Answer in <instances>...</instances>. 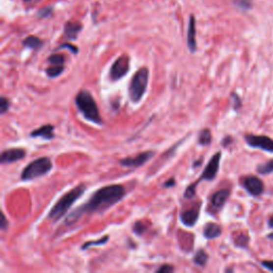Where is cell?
I'll return each instance as SVG.
<instances>
[{"instance_id":"obj_22","label":"cell","mask_w":273,"mask_h":273,"mask_svg":"<svg viewBox=\"0 0 273 273\" xmlns=\"http://www.w3.org/2000/svg\"><path fill=\"white\" fill-rule=\"evenodd\" d=\"M256 171L262 175H268L273 173V159L267 161L264 164H259L256 167Z\"/></svg>"},{"instance_id":"obj_17","label":"cell","mask_w":273,"mask_h":273,"mask_svg":"<svg viewBox=\"0 0 273 273\" xmlns=\"http://www.w3.org/2000/svg\"><path fill=\"white\" fill-rule=\"evenodd\" d=\"M221 234H222V228L219 224H217V223L209 222L204 226L203 235L206 239H209V240L216 239V238L220 237Z\"/></svg>"},{"instance_id":"obj_1","label":"cell","mask_w":273,"mask_h":273,"mask_svg":"<svg viewBox=\"0 0 273 273\" xmlns=\"http://www.w3.org/2000/svg\"><path fill=\"white\" fill-rule=\"evenodd\" d=\"M126 194V190L122 185H108L99 188L91 195L88 202L82 204V206L66 217L65 225H72L76 223L84 215L103 214L107 209L111 208L116 203L122 201Z\"/></svg>"},{"instance_id":"obj_15","label":"cell","mask_w":273,"mask_h":273,"mask_svg":"<svg viewBox=\"0 0 273 273\" xmlns=\"http://www.w3.org/2000/svg\"><path fill=\"white\" fill-rule=\"evenodd\" d=\"M82 24L75 21H70L66 22L64 26V31L63 35L64 38L68 41H74L78 38L79 33L82 32Z\"/></svg>"},{"instance_id":"obj_7","label":"cell","mask_w":273,"mask_h":273,"mask_svg":"<svg viewBox=\"0 0 273 273\" xmlns=\"http://www.w3.org/2000/svg\"><path fill=\"white\" fill-rule=\"evenodd\" d=\"M240 184L244 187V189L247 192V193L254 197L260 196L265 191L264 182L256 176H253V175L245 176L241 178Z\"/></svg>"},{"instance_id":"obj_8","label":"cell","mask_w":273,"mask_h":273,"mask_svg":"<svg viewBox=\"0 0 273 273\" xmlns=\"http://www.w3.org/2000/svg\"><path fill=\"white\" fill-rule=\"evenodd\" d=\"M129 64L130 59L128 55H123L117 58L110 68V79L112 82H117V80L122 79L124 76H126V74L129 72Z\"/></svg>"},{"instance_id":"obj_20","label":"cell","mask_w":273,"mask_h":273,"mask_svg":"<svg viewBox=\"0 0 273 273\" xmlns=\"http://www.w3.org/2000/svg\"><path fill=\"white\" fill-rule=\"evenodd\" d=\"M213 141V136H212V132L208 128H204L201 130L200 135H198V144H201L203 146L209 145L212 143Z\"/></svg>"},{"instance_id":"obj_18","label":"cell","mask_w":273,"mask_h":273,"mask_svg":"<svg viewBox=\"0 0 273 273\" xmlns=\"http://www.w3.org/2000/svg\"><path fill=\"white\" fill-rule=\"evenodd\" d=\"M43 44H44L43 41L35 35H29L23 41L24 47L29 48V49H33V51H39V49L43 46Z\"/></svg>"},{"instance_id":"obj_37","label":"cell","mask_w":273,"mask_h":273,"mask_svg":"<svg viewBox=\"0 0 273 273\" xmlns=\"http://www.w3.org/2000/svg\"><path fill=\"white\" fill-rule=\"evenodd\" d=\"M268 225L270 228H273V216L270 217L269 220H268Z\"/></svg>"},{"instance_id":"obj_10","label":"cell","mask_w":273,"mask_h":273,"mask_svg":"<svg viewBox=\"0 0 273 273\" xmlns=\"http://www.w3.org/2000/svg\"><path fill=\"white\" fill-rule=\"evenodd\" d=\"M155 155L154 151H145V152H141L138 155H136V156L133 157H126V158H123L119 161V164L122 166H125V167H140L143 164H145L147 161H150Z\"/></svg>"},{"instance_id":"obj_21","label":"cell","mask_w":273,"mask_h":273,"mask_svg":"<svg viewBox=\"0 0 273 273\" xmlns=\"http://www.w3.org/2000/svg\"><path fill=\"white\" fill-rule=\"evenodd\" d=\"M45 72L48 77L55 78L64 72V65H51L46 68Z\"/></svg>"},{"instance_id":"obj_34","label":"cell","mask_w":273,"mask_h":273,"mask_svg":"<svg viewBox=\"0 0 273 273\" xmlns=\"http://www.w3.org/2000/svg\"><path fill=\"white\" fill-rule=\"evenodd\" d=\"M175 185H176L175 179H174V178H169V179H167V181L163 185V187H164V188H173V187H175Z\"/></svg>"},{"instance_id":"obj_9","label":"cell","mask_w":273,"mask_h":273,"mask_svg":"<svg viewBox=\"0 0 273 273\" xmlns=\"http://www.w3.org/2000/svg\"><path fill=\"white\" fill-rule=\"evenodd\" d=\"M245 140L252 148H259L265 152L273 153V140L269 136L247 134L245 136Z\"/></svg>"},{"instance_id":"obj_19","label":"cell","mask_w":273,"mask_h":273,"mask_svg":"<svg viewBox=\"0 0 273 273\" xmlns=\"http://www.w3.org/2000/svg\"><path fill=\"white\" fill-rule=\"evenodd\" d=\"M208 254L206 251H204L203 249L197 250L196 253L194 254L193 256V264L197 267H200V268H204L205 266L207 265L208 263Z\"/></svg>"},{"instance_id":"obj_23","label":"cell","mask_w":273,"mask_h":273,"mask_svg":"<svg viewBox=\"0 0 273 273\" xmlns=\"http://www.w3.org/2000/svg\"><path fill=\"white\" fill-rule=\"evenodd\" d=\"M47 62L51 65H64L65 57L62 54H54L49 55Z\"/></svg>"},{"instance_id":"obj_39","label":"cell","mask_w":273,"mask_h":273,"mask_svg":"<svg viewBox=\"0 0 273 273\" xmlns=\"http://www.w3.org/2000/svg\"><path fill=\"white\" fill-rule=\"evenodd\" d=\"M25 1H30V0H25Z\"/></svg>"},{"instance_id":"obj_6","label":"cell","mask_w":273,"mask_h":273,"mask_svg":"<svg viewBox=\"0 0 273 273\" xmlns=\"http://www.w3.org/2000/svg\"><path fill=\"white\" fill-rule=\"evenodd\" d=\"M53 169V161L48 157H41L33 161L24 167L21 174L23 181H32L39 177L48 174Z\"/></svg>"},{"instance_id":"obj_24","label":"cell","mask_w":273,"mask_h":273,"mask_svg":"<svg viewBox=\"0 0 273 273\" xmlns=\"http://www.w3.org/2000/svg\"><path fill=\"white\" fill-rule=\"evenodd\" d=\"M234 243L237 246L243 247V249H246L247 245H249V236L244 234V233H241L234 239Z\"/></svg>"},{"instance_id":"obj_4","label":"cell","mask_w":273,"mask_h":273,"mask_svg":"<svg viewBox=\"0 0 273 273\" xmlns=\"http://www.w3.org/2000/svg\"><path fill=\"white\" fill-rule=\"evenodd\" d=\"M220 160H221V152H217L214 156L210 158V160L208 161L207 165L205 166V169L203 171V173L201 174V176L198 177V179L196 182L190 184L187 188H186L185 192H184V197L185 198H191L195 195L196 192V187L197 185L200 184L203 181H208L212 182L218 175V172L220 169Z\"/></svg>"},{"instance_id":"obj_12","label":"cell","mask_w":273,"mask_h":273,"mask_svg":"<svg viewBox=\"0 0 273 273\" xmlns=\"http://www.w3.org/2000/svg\"><path fill=\"white\" fill-rule=\"evenodd\" d=\"M26 151L23 148H8L1 153V158H0V163L2 164H13L15 161H20L26 157Z\"/></svg>"},{"instance_id":"obj_38","label":"cell","mask_w":273,"mask_h":273,"mask_svg":"<svg viewBox=\"0 0 273 273\" xmlns=\"http://www.w3.org/2000/svg\"><path fill=\"white\" fill-rule=\"evenodd\" d=\"M268 239H270V240L273 241V233H271V234L268 235Z\"/></svg>"},{"instance_id":"obj_35","label":"cell","mask_w":273,"mask_h":273,"mask_svg":"<svg viewBox=\"0 0 273 273\" xmlns=\"http://www.w3.org/2000/svg\"><path fill=\"white\" fill-rule=\"evenodd\" d=\"M232 142V138L229 136H225L224 139H223V141H222V145L223 146H227L229 143H231Z\"/></svg>"},{"instance_id":"obj_27","label":"cell","mask_w":273,"mask_h":273,"mask_svg":"<svg viewBox=\"0 0 273 273\" xmlns=\"http://www.w3.org/2000/svg\"><path fill=\"white\" fill-rule=\"evenodd\" d=\"M10 106L11 104L9 99L5 96H1V98H0V113L1 114L7 113L10 109Z\"/></svg>"},{"instance_id":"obj_32","label":"cell","mask_w":273,"mask_h":273,"mask_svg":"<svg viewBox=\"0 0 273 273\" xmlns=\"http://www.w3.org/2000/svg\"><path fill=\"white\" fill-rule=\"evenodd\" d=\"M260 265H262V267H264L265 269L273 272V260H264V262L260 263Z\"/></svg>"},{"instance_id":"obj_16","label":"cell","mask_w":273,"mask_h":273,"mask_svg":"<svg viewBox=\"0 0 273 273\" xmlns=\"http://www.w3.org/2000/svg\"><path fill=\"white\" fill-rule=\"evenodd\" d=\"M31 138H42L44 140H53L55 138V126L46 124L30 133Z\"/></svg>"},{"instance_id":"obj_25","label":"cell","mask_w":273,"mask_h":273,"mask_svg":"<svg viewBox=\"0 0 273 273\" xmlns=\"http://www.w3.org/2000/svg\"><path fill=\"white\" fill-rule=\"evenodd\" d=\"M108 240H109V236L106 235V236H104L103 238L101 239H98L96 241H88V243H85L82 245V250H88L90 246H102V245H106L108 243Z\"/></svg>"},{"instance_id":"obj_14","label":"cell","mask_w":273,"mask_h":273,"mask_svg":"<svg viewBox=\"0 0 273 273\" xmlns=\"http://www.w3.org/2000/svg\"><path fill=\"white\" fill-rule=\"evenodd\" d=\"M187 46L189 51L194 54L197 49L196 46V22L193 14H191L189 17L188 24V31H187Z\"/></svg>"},{"instance_id":"obj_36","label":"cell","mask_w":273,"mask_h":273,"mask_svg":"<svg viewBox=\"0 0 273 273\" xmlns=\"http://www.w3.org/2000/svg\"><path fill=\"white\" fill-rule=\"evenodd\" d=\"M202 161H203V158H200L197 161H194V164H193V167H197V166H200L202 164Z\"/></svg>"},{"instance_id":"obj_3","label":"cell","mask_w":273,"mask_h":273,"mask_svg":"<svg viewBox=\"0 0 273 273\" xmlns=\"http://www.w3.org/2000/svg\"><path fill=\"white\" fill-rule=\"evenodd\" d=\"M75 104L86 121L96 124L98 126L103 125V119L99 113L97 104L89 91H79L75 97Z\"/></svg>"},{"instance_id":"obj_29","label":"cell","mask_w":273,"mask_h":273,"mask_svg":"<svg viewBox=\"0 0 273 273\" xmlns=\"http://www.w3.org/2000/svg\"><path fill=\"white\" fill-rule=\"evenodd\" d=\"M64 48L68 49V51H70L73 55H77L78 54V47L74 46L73 44H71V43H63V44H62V45L58 46L55 51H60V49H64Z\"/></svg>"},{"instance_id":"obj_33","label":"cell","mask_w":273,"mask_h":273,"mask_svg":"<svg viewBox=\"0 0 273 273\" xmlns=\"http://www.w3.org/2000/svg\"><path fill=\"white\" fill-rule=\"evenodd\" d=\"M9 226V222L5 218V215L1 214V223H0V227H1L2 231H7V228Z\"/></svg>"},{"instance_id":"obj_11","label":"cell","mask_w":273,"mask_h":273,"mask_svg":"<svg viewBox=\"0 0 273 273\" xmlns=\"http://www.w3.org/2000/svg\"><path fill=\"white\" fill-rule=\"evenodd\" d=\"M229 195H231V189L228 188L221 189L219 191L215 192L212 198H210V204H209V212L212 213V215L218 214L220 210L224 207V205L227 202Z\"/></svg>"},{"instance_id":"obj_5","label":"cell","mask_w":273,"mask_h":273,"mask_svg":"<svg viewBox=\"0 0 273 273\" xmlns=\"http://www.w3.org/2000/svg\"><path fill=\"white\" fill-rule=\"evenodd\" d=\"M148 78H150V71L147 67H141L135 73L128 88L129 97L133 103H139L143 98L147 90Z\"/></svg>"},{"instance_id":"obj_31","label":"cell","mask_w":273,"mask_h":273,"mask_svg":"<svg viewBox=\"0 0 273 273\" xmlns=\"http://www.w3.org/2000/svg\"><path fill=\"white\" fill-rule=\"evenodd\" d=\"M174 271V267L172 265L169 264H164V265H161L159 268L156 270L157 273H170Z\"/></svg>"},{"instance_id":"obj_30","label":"cell","mask_w":273,"mask_h":273,"mask_svg":"<svg viewBox=\"0 0 273 273\" xmlns=\"http://www.w3.org/2000/svg\"><path fill=\"white\" fill-rule=\"evenodd\" d=\"M53 7H46V8H43L41 10L38 11V17L40 18H46L49 17L53 14Z\"/></svg>"},{"instance_id":"obj_28","label":"cell","mask_w":273,"mask_h":273,"mask_svg":"<svg viewBox=\"0 0 273 273\" xmlns=\"http://www.w3.org/2000/svg\"><path fill=\"white\" fill-rule=\"evenodd\" d=\"M231 103H232V106L235 110H239L243 106V104H241V99L240 97L236 94V93H232L231 95Z\"/></svg>"},{"instance_id":"obj_13","label":"cell","mask_w":273,"mask_h":273,"mask_svg":"<svg viewBox=\"0 0 273 273\" xmlns=\"http://www.w3.org/2000/svg\"><path fill=\"white\" fill-rule=\"evenodd\" d=\"M198 217H200V205L190 209L184 210L179 215V219H181V222L185 226L193 227L198 220Z\"/></svg>"},{"instance_id":"obj_2","label":"cell","mask_w":273,"mask_h":273,"mask_svg":"<svg viewBox=\"0 0 273 273\" xmlns=\"http://www.w3.org/2000/svg\"><path fill=\"white\" fill-rule=\"evenodd\" d=\"M85 190L86 186L84 184H80L76 186L75 188L66 192V193L62 195L57 201V203L54 205V207L51 209V212H49L47 216V219L53 222H57L61 218H63L67 214L68 209L72 207V205H74V203H75L78 198L82 197Z\"/></svg>"},{"instance_id":"obj_26","label":"cell","mask_w":273,"mask_h":273,"mask_svg":"<svg viewBox=\"0 0 273 273\" xmlns=\"http://www.w3.org/2000/svg\"><path fill=\"white\" fill-rule=\"evenodd\" d=\"M146 229H147L146 224L142 221H136V222H135V224L133 225L134 233L136 234V235H139V236H141L142 234H144L146 232Z\"/></svg>"}]
</instances>
